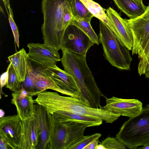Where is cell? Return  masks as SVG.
Returning a JSON list of instances; mask_svg holds the SVG:
<instances>
[{
  "mask_svg": "<svg viewBox=\"0 0 149 149\" xmlns=\"http://www.w3.org/2000/svg\"><path fill=\"white\" fill-rule=\"evenodd\" d=\"M35 103L44 107L52 114L58 111L93 117L107 123H112L120 115L101 106L99 108L88 107L78 99L60 95L57 92L44 91L37 95Z\"/></svg>",
  "mask_w": 149,
  "mask_h": 149,
  "instance_id": "cell-1",
  "label": "cell"
},
{
  "mask_svg": "<svg viewBox=\"0 0 149 149\" xmlns=\"http://www.w3.org/2000/svg\"><path fill=\"white\" fill-rule=\"evenodd\" d=\"M61 61L64 70L73 77L84 97L91 107L101 106L104 95L98 86L87 65L86 56L72 52L62 48Z\"/></svg>",
  "mask_w": 149,
  "mask_h": 149,
  "instance_id": "cell-2",
  "label": "cell"
},
{
  "mask_svg": "<svg viewBox=\"0 0 149 149\" xmlns=\"http://www.w3.org/2000/svg\"><path fill=\"white\" fill-rule=\"evenodd\" d=\"M70 0H42L43 22L41 27L44 43L58 52L61 49L65 30L63 26L65 6Z\"/></svg>",
  "mask_w": 149,
  "mask_h": 149,
  "instance_id": "cell-3",
  "label": "cell"
},
{
  "mask_svg": "<svg viewBox=\"0 0 149 149\" xmlns=\"http://www.w3.org/2000/svg\"><path fill=\"white\" fill-rule=\"evenodd\" d=\"M116 138L131 149L149 143V104L138 114L124 123Z\"/></svg>",
  "mask_w": 149,
  "mask_h": 149,
  "instance_id": "cell-4",
  "label": "cell"
},
{
  "mask_svg": "<svg viewBox=\"0 0 149 149\" xmlns=\"http://www.w3.org/2000/svg\"><path fill=\"white\" fill-rule=\"evenodd\" d=\"M99 26V40L102 45L105 58L118 69L129 70L132 61L130 50L119 41L110 28L101 20Z\"/></svg>",
  "mask_w": 149,
  "mask_h": 149,
  "instance_id": "cell-5",
  "label": "cell"
},
{
  "mask_svg": "<svg viewBox=\"0 0 149 149\" xmlns=\"http://www.w3.org/2000/svg\"><path fill=\"white\" fill-rule=\"evenodd\" d=\"M87 126L71 121L60 122L52 114L49 149H70L84 135Z\"/></svg>",
  "mask_w": 149,
  "mask_h": 149,
  "instance_id": "cell-6",
  "label": "cell"
},
{
  "mask_svg": "<svg viewBox=\"0 0 149 149\" xmlns=\"http://www.w3.org/2000/svg\"><path fill=\"white\" fill-rule=\"evenodd\" d=\"M35 61L39 68L60 88L62 94L77 98L87 106L91 107L83 97L73 77L70 74L60 68L56 63H41Z\"/></svg>",
  "mask_w": 149,
  "mask_h": 149,
  "instance_id": "cell-7",
  "label": "cell"
},
{
  "mask_svg": "<svg viewBox=\"0 0 149 149\" xmlns=\"http://www.w3.org/2000/svg\"><path fill=\"white\" fill-rule=\"evenodd\" d=\"M125 19L133 36L132 55H138L139 58L149 37V3L145 12L140 16Z\"/></svg>",
  "mask_w": 149,
  "mask_h": 149,
  "instance_id": "cell-8",
  "label": "cell"
},
{
  "mask_svg": "<svg viewBox=\"0 0 149 149\" xmlns=\"http://www.w3.org/2000/svg\"><path fill=\"white\" fill-rule=\"evenodd\" d=\"M95 44L80 29L74 25H70L65 32L61 48L86 56L88 50Z\"/></svg>",
  "mask_w": 149,
  "mask_h": 149,
  "instance_id": "cell-9",
  "label": "cell"
},
{
  "mask_svg": "<svg viewBox=\"0 0 149 149\" xmlns=\"http://www.w3.org/2000/svg\"><path fill=\"white\" fill-rule=\"evenodd\" d=\"M22 121L17 115L0 118V137L4 139L12 149H18L21 137Z\"/></svg>",
  "mask_w": 149,
  "mask_h": 149,
  "instance_id": "cell-10",
  "label": "cell"
},
{
  "mask_svg": "<svg viewBox=\"0 0 149 149\" xmlns=\"http://www.w3.org/2000/svg\"><path fill=\"white\" fill-rule=\"evenodd\" d=\"M106 11V15L110 22L109 27L119 41L129 50H132L133 44V36L125 19L122 18L111 7Z\"/></svg>",
  "mask_w": 149,
  "mask_h": 149,
  "instance_id": "cell-11",
  "label": "cell"
},
{
  "mask_svg": "<svg viewBox=\"0 0 149 149\" xmlns=\"http://www.w3.org/2000/svg\"><path fill=\"white\" fill-rule=\"evenodd\" d=\"M104 108L120 116L129 118L135 116L142 110V102L136 99H123L113 96L107 98Z\"/></svg>",
  "mask_w": 149,
  "mask_h": 149,
  "instance_id": "cell-12",
  "label": "cell"
},
{
  "mask_svg": "<svg viewBox=\"0 0 149 149\" xmlns=\"http://www.w3.org/2000/svg\"><path fill=\"white\" fill-rule=\"evenodd\" d=\"M40 135L39 122L35 114L31 118L22 121L21 137L18 149H36Z\"/></svg>",
  "mask_w": 149,
  "mask_h": 149,
  "instance_id": "cell-13",
  "label": "cell"
},
{
  "mask_svg": "<svg viewBox=\"0 0 149 149\" xmlns=\"http://www.w3.org/2000/svg\"><path fill=\"white\" fill-rule=\"evenodd\" d=\"M35 114L39 122L40 133L37 149H49L52 114L44 107L37 104H35Z\"/></svg>",
  "mask_w": 149,
  "mask_h": 149,
  "instance_id": "cell-14",
  "label": "cell"
},
{
  "mask_svg": "<svg viewBox=\"0 0 149 149\" xmlns=\"http://www.w3.org/2000/svg\"><path fill=\"white\" fill-rule=\"evenodd\" d=\"M28 56L38 62L56 63L61 61L59 53L54 48L45 44L31 43L28 44Z\"/></svg>",
  "mask_w": 149,
  "mask_h": 149,
  "instance_id": "cell-15",
  "label": "cell"
},
{
  "mask_svg": "<svg viewBox=\"0 0 149 149\" xmlns=\"http://www.w3.org/2000/svg\"><path fill=\"white\" fill-rule=\"evenodd\" d=\"M27 73L30 79L41 92L50 89L62 93L60 88L39 68L36 62L28 56Z\"/></svg>",
  "mask_w": 149,
  "mask_h": 149,
  "instance_id": "cell-16",
  "label": "cell"
},
{
  "mask_svg": "<svg viewBox=\"0 0 149 149\" xmlns=\"http://www.w3.org/2000/svg\"><path fill=\"white\" fill-rule=\"evenodd\" d=\"M54 118L60 122L71 121L84 124L87 127L99 126L102 120L93 117L80 115L62 111H58L53 114Z\"/></svg>",
  "mask_w": 149,
  "mask_h": 149,
  "instance_id": "cell-17",
  "label": "cell"
},
{
  "mask_svg": "<svg viewBox=\"0 0 149 149\" xmlns=\"http://www.w3.org/2000/svg\"><path fill=\"white\" fill-rule=\"evenodd\" d=\"M12 97L11 103L15 106L17 115L22 121L28 119L34 116L35 102L33 96L28 95L23 98Z\"/></svg>",
  "mask_w": 149,
  "mask_h": 149,
  "instance_id": "cell-18",
  "label": "cell"
},
{
  "mask_svg": "<svg viewBox=\"0 0 149 149\" xmlns=\"http://www.w3.org/2000/svg\"><path fill=\"white\" fill-rule=\"evenodd\" d=\"M118 8L130 19L138 17L146 11L143 0H113Z\"/></svg>",
  "mask_w": 149,
  "mask_h": 149,
  "instance_id": "cell-19",
  "label": "cell"
},
{
  "mask_svg": "<svg viewBox=\"0 0 149 149\" xmlns=\"http://www.w3.org/2000/svg\"><path fill=\"white\" fill-rule=\"evenodd\" d=\"M28 57L27 53L24 48L8 57L19 80L22 83L24 81L27 74Z\"/></svg>",
  "mask_w": 149,
  "mask_h": 149,
  "instance_id": "cell-20",
  "label": "cell"
},
{
  "mask_svg": "<svg viewBox=\"0 0 149 149\" xmlns=\"http://www.w3.org/2000/svg\"><path fill=\"white\" fill-rule=\"evenodd\" d=\"M70 25H74L82 31L95 44L99 45V38L93 29L90 22L83 19L73 16Z\"/></svg>",
  "mask_w": 149,
  "mask_h": 149,
  "instance_id": "cell-21",
  "label": "cell"
},
{
  "mask_svg": "<svg viewBox=\"0 0 149 149\" xmlns=\"http://www.w3.org/2000/svg\"><path fill=\"white\" fill-rule=\"evenodd\" d=\"M89 11L95 17L106 24L109 27V21L104 9L98 3L92 0H80Z\"/></svg>",
  "mask_w": 149,
  "mask_h": 149,
  "instance_id": "cell-22",
  "label": "cell"
},
{
  "mask_svg": "<svg viewBox=\"0 0 149 149\" xmlns=\"http://www.w3.org/2000/svg\"><path fill=\"white\" fill-rule=\"evenodd\" d=\"M71 7L73 16L91 22L94 16L80 0H71Z\"/></svg>",
  "mask_w": 149,
  "mask_h": 149,
  "instance_id": "cell-23",
  "label": "cell"
},
{
  "mask_svg": "<svg viewBox=\"0 0 149 149\" xmlns=\"http://www.w3.org/2000/svg\"><path fill=\"white\" fill-rule=\"evenodd\" d=\"M139 59L137 69L141 76L145 74L149 65V37Z\"/></svg>",
  "mask_w": 149,
  "mask_h": 149,
  "instance_id": "cell-24",
  "label": "cell"
},
{
  "mask_svg": "<svg viewBox=\"0 0 149 149\" xmlns=\"http://www.w3.org/2000/svg\"><path fill=\"white\" fill-rule=\"evenodd\" d=\"M8 73V80L6 87L13 92L18 90L21 88L22 84L19 80L11 63Z\"/></svg>",
  "mask_w": 149,
  "mask_h": 149,
  "instance_id": "cell-25",
  "label": "cell"
},
{
  "mask_svg": "<svg viewBox=\"0 0 149 149\" xmlns=\"http://www.w3.org/2000/svg\"><path fill=\"white\" fill-rule=\"evenodd\" d=\"M101 136V134L98 133L91 135L84 136L72 145L70 149H84L91 142L99 139Z\"/></svg>",
  "mask_w": 149,
  "mask_h": 149,
  "instance_id": "cell-26",
  "label": "cell"
},
{
  "mask_svg": "<svg viewBox=\"0 0 149 149\" xmlns=\"http://www.w3.org/2000/svg\"><path fill=\"white\" fill-rule=\"evenodd\" d=\"M101 144L105 149H126V146L116 138L109 137L104 140Z\"/></svg>",
  "mask_w": 149,
  "mask_h": 149,
  "instance_id": "cell-27",
  "label": "cell"
},
{
  "mask_svg": "<svg viewBox=\"0 0 149 149\" xmlns=\"http://www.w3.org/2000/svg\"><path fill=\"white\" fill-rule=\"evenodd\" d=\"M22 85L24 88L29 93V95L33 96L41 93L30 79L27 73Z\"/></svg>",
  "mask_w": 149,
  "mask_h": 149,
  "instance_id": "cell-28",
  "label": "cell"
},
{
  "mask_svg": "<svg viewBox=\"0 0 149 149\" xmlns=\"http://www.w3.org/2000/svg\"><path fill=\"white\" fill-rule=\"evenodd\" d=\"M73 16L71 7V0H70L65 6L64 10L63 26L65 30L70 25Z\"/></svg>",
  "mask_w": 149,
  "mask_h": 149,
  "instance_id": "cell-29",
  "label": "cell"
},
{
  "mask_svg": "<svg viewBox=\"0 0 149 149\" xmlns=\"http://www.w3.org/2000/svg\"><path fill=\"white\" fill-rule=\"evenodd\" d=\"M8 15V20L12 30L13 33L15 41L17 47L19 48V35L17 26L13 18V14L12 9L9 10Z\"/></svg>",
  "mask_w": 149,
  "mask_h": 149,
  "instance_id": "cell-30",
  "label": "cell"
},
{
  "mask_svg": "<svg viewBox=\"0 0 149 149\" xmlns=\"http://www.w3.org/2000/svg\"><path fill=\"white\" fill-rule=\"evenodd\" d=\"M10 65L11 63H10L7 68V70L2 73L1 76L0 78L1 93L2 91V88L4 86H6L7 83L8 77V70Z\"/></svg>",
  "mask_w": 149,
  "mask_h": 149,
  "instance_id": "cell-31",
  "label": "cell"
},
{
  "mask_svg": "<svg viewBox=\"0 0 149 149\" xmlns=\"http://www.w3.org/2000/svg\"><path fill=\"white\" fill-rule=\"evenodd\" d=\"M12 149L9 143L4 139L0 137V149Z\"/></svg>",
  "mask_w": 149,
  "mask_h": 149,
  "instance_id": "cell-32",
  "label": "cell"
},
{
  "mask_svg": "<svg viewBox=\"0 0 149 149\" xmlns=\"http://www.w3.org/2000/svg\"><path fill=\"white\" fill-rule=\"evenodd\" d=\"M99 139H95L91 142L84 149H95L96 147L98 144Z\"/></svg>",
  "mask_w": 149,
  "mask_h": 149,
  "instance_id": "cell-33",
  "label": "cell"
},
{
  "mask_svg": "<svg viewBox=\"0 0 149 149\" xmlns=\"http://www.w3.org/2000/svg\"><path fill=\"white\" fill-rule=\"evenodd\" d=\"M3 2L4 3V4L5 5V8H6V11H7V13L8 14V15L9 14V13L8 12L7 8L9 10L11 9V8L10 7V3H9V0H2Z\"/></svg>",
  "mask_w": 149,
  "mask_h": 149,
  "instance_id": "cell-34",
  "label": "cell"
},
{
  "mask_svg": "<svg viewBox=\"0 0 149 149\" xmlns=\"http://www.w3.org/2000/svg\"><path fill=\"white\" fill-rule=\"evenodd\" d=\"M5 113L4 111L2 109H1L0 110V118H2L4 117Z\"/></svg>",
  "mask_w": 149,
  "mask_h": 149,
  "instance_id": "cell-35",
  "label": "cell"
},
{
  "mask_svg": "<svg viewBox=\"0 0 149 149\" xmlns=\"http://www.w3.org/2000/svg\"><path fill=\"white\" fill-rule=\"evenodd\" d=\"M95 149H105L101 143L98 144L95 148Z\"/></svg>",
  "mask_w": 149,
  "mask_h": 149,
  "instance_id": "cell-36",
  "label": "cell"
},
{
  "mask_svg": "<svg viewBox=\"0 0 149 149\" xmlns=\"http://www.w3.org/2000/svg\"><path fill=\"white\" fill-rule=\"evenodd\" d=\"M145 74L146 77L149 79V65Z\"/></svg>",
  "mask_w": 149,
  "mask_h": 149,
  "instance_id": "cell-37",
  "label": "cell"
},
{
  "mask_svg": "<svg viewBox=\"0 0 149 149\" xmlns=\"http://www.w3.org/2000/svg\"><path fill=\"white\" fill-rule=\"evenodd\" d=\"M147 145L149 146V143L148 144V145Z\"/></svg>",
  "mask_w": 149,
  "mask_h": 149,
  "instance_id": "cell-38",
  "label": "cell"
}]
</instances>
